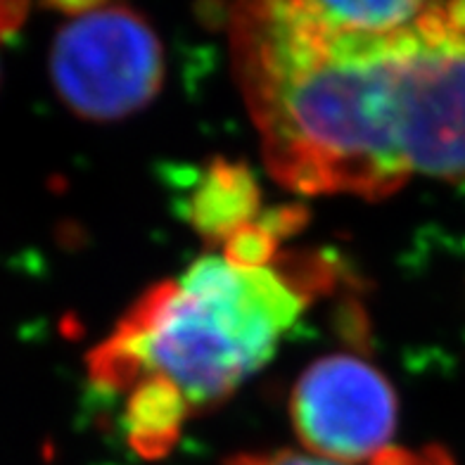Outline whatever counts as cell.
<instances>
[{"label":"cell","instance_id":"cell-7","mask_svg":"<svg viewBox=\"0 0 465 465\" xmlns=\"http://www.w3.org/2000/svg\"><path fill=\"white\" fill-rule=\"evenodd\" d=\"M232 465H453L447 453L437 447L420 449V451H409V449H387L375 459L366 463H342V460H331L313 456L304 451H276V453H259V456H242L235 459Z\"/></svg>","mask_w":465,"mask_h":465},{"label":"cell","instance_id":"cell-2","mask_svg":"<svg viewBox=\"0 0 465 465\" xmlns=\"http://www.w3.org/2000/svg\"><path fill=\"white\" fill-rule=\"evenodd\" d=\"M319 281L290 266H240L223 254L143 294L88 359L103 390L162 382L200 411L231 397L269 361Z\"/></svg>","mask_w":465,"mask_h":465},{"label":"cell","instance_id":"cell-5","mask_svg":"<svg viewBox=\"0 0 465 465\" xmlns=\"http://www.w3.org/2000/svg\"><path fill=\"white\" fill-rule=\"evenodd\" d=\"M259 190L245 166L216 162L193 195V223L207 238L226 242L257 221Z\"/></svg>","mask_w":465,"mask_h":465},{"label":"cell","instance_id":"cell-3","mask_svg":"<svg viewBox=\"0 0 465 465\" xmlns=\"http://www.w3.org/2000/svg\"><path fill=\"white\" fill-rule=\"evenodd\" d=\"M64 15L50 45L53 88L74 114L116 122L160 93L164 53L147 19L126 5H55Z\"/></svg>","mask_w":465,"mask_h":465},{"label":"cell","instance_id":"cell-6","mask_svg":"<svg viewBox=\"0 0 465 465\" xmlns=\"http://www.w3.org/2000/svg\"><path fill=\"white\" fill-rule=\"evenodd\" d=\"M188 416L190 409L172 387L143 382L131 390L126 404V432L131 444L143 456H160L172 449Z\"/></svg>","mask_w":465,"mask_h":465},{"label":"cell","instance_id":"cell-8","mask_svg":"<svg viewBox=\"0 0 465 465\" xmlns=\"http://www.w3.org/2000/svg\"><path fill=\"white\" fill-rule=\"evenodd\" d=\"M26 17V5L22 3H0V44L22 26Z\"/></svg>","mask_w":465,"mask_h":465},{"label":"cell","instance_id":"cell-1","mask_svg":"<svg viewBox=\"0 0 465 465\" xmlns=\"http://www.w3.org/2000/svg\"><path fill=\"white\" fill-rule=\"evenodd\" d=\"M231 44L282 185L378 200L416 176L465 178V3L387 34L325 25L300 0L238 5Z\"/></svg>","mask_w":465,"mask_h":465},{"label":"cell","instance_id":"cell-4","mask_svg":"<svg viewBox=\"0 0 465 465\" xmlns=\"http://www.w3.org/2000/svg\"><path fill=\"white\" fill-rule=\"evenodd\" d=\"M292 428L313 456L366 463L392 449L397 394L378 368L335 354L300 375L290 401Z\"/></svg>","mask_w":465,"mask_h":465}]
</instances>
